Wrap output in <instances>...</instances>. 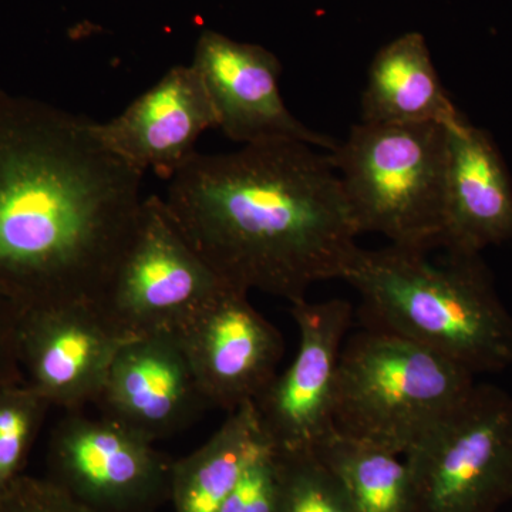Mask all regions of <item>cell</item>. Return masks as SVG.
Returning <instances> with one entry per match:
<instances>
[{
	"label": "cell",
	"instance_id": "obj_9",
	"mask_svg": "<svg viewBox=\"0 0 512 512\" xmlns=\"http://www.w3.org/2000/svg\"><path fill=\"white\" fill-rule=\"evenodd\" d=\"M299 349L255 400L262 434L281 451H315L335 430L340 355L352 322L345 299L291 305Z\"/></svg>",
	"mask_w": 512,
	"mask_h": 512
},
{
	"label": "cell",
	"instance_id": "obj_6",
	"mask_svg": "<svg viewBox=\"0 0 512 512\" xmlns=\"http://www.w3.org/2000/svg\"><path fill=\"white\" fill-rule=\"evenodd\" d=\"M404 460L414 512H494L512 498V396L476 384Z\"/></svg>",
	"mask_w": 512,
	"mask_h": 512
},
{
	"label": "cell",
	"instance_id": "obj_12",
	"mask_svg": "<svg viewBox=\"0 0 512 512\" xmlns=\"http://www.w3.org/2000/svg\"><path fill=\"white\" fill-rule=\"evenodd\" d=\"M192 67L200 74L217 128L235 143L299 141L333 151L338 141L296 119L279 89L282 66L265 47L204 32L195 46Z\"/></svg>",
	"mask_w": 512,
	"mask_h": 512
},
{
	"label": "cell",
	"instance_id": "obj_8",
	"mask_svg": "<svg viewBox=\"0 0 512 512\" xmlns=\"http://www.w3.org/2000/svg\"><path fill=\"white\" fill-rule=\"evenodd\" d=\"M53 483L97 512H144L170 495L173 466L154 443L116 421L72 412L53 430Z\"/></svg>",
	"mask_w": 512,
	"mask_h": 512
},
{
	"label": "cell",
	"instance_id": "obj_17",
	"mask_svg": "<svg viewBox=\"0 0 512 512\" xmlns=\"http://www.w3.org/2000/svg\"><path fill=\"white\" fill-rule=\"evenodd\" d=\"M261 439L254 403L229 413L204 446L174 463L175 512H221Z\"/></svg>",
	"mask_w": 512,
	"mask_h": 512
},
{
	"label": "cell",
	"instance_id": "obj_16",
	"mask_svg": "<svg viewBox=\"0 0 512 512\" xmlns=\"http://www.w3.org/2000/svg\"><path fill=\"white\" fill-rule=\"evenodd\" d=\"M463 117L441 84L423 35L404 33L377 52L363 90V123L450 126Z\"/></svg>",
	"mask_w": 512,
	"mask_h": 512
},
{
	"label": "cell",
	"instance_id": "obj_5",
	"mask_svg": "<svg viewBox=\"0 0 512 512\" xmlns=\"http://www.w3.org/2000/svg\"><path fill=\"white\" fill-rule=\"evenodd\" d=\"M447 127L362 121L330 151L360 234H382L396 247L440 248Z\"/></svg>",
	"mask_w": 512,
	"mask_h": 512
},
{
	"label": "cell",
	"instance_id": "obj_14",
	"mask_svg": "<svg viewBox=\"0 0 512 512\" xmlns=\"http://www.w3.org/2000/svg\"><path fill=\"white\" fill-rule=\"evenodd\" d=\"M97 403L104 417L151 443L187 429L210 409L173 333L128 339Z\"/></svg>",
	"mask_w": 512,
	"mask_h": 512
},
{
	"label": "cell",
	"instance_id": "obj_3",
	"mask_svg": "<svg viewBox=\"0 0 512 512\" xmlns=\"http://www.w3.org/2000/svg\"><path fill=\"white\" fill-rule=\"evenodd\" d=\"M342 279L359 293L367 328L417 343L474 376L512 365V316L480 256L446 252L436 262L420 249L359 248Z\"/></svg>",
	"mask_w": 512,
	"mask_h": 512
},
{
	"label": "cell",
	"instance_id": "obj_23",
	"mask_svg": "<svg viewBox=\"0 0 512 512\" xmlns=\"http://www.w3.org/2000/svg\"><path fill=\"white\" fill-rule=\"evenodd\" d=\"M20 312L0 296V386L25 382L19 362Z\"/></svg>",
	"mask_w": 512,
	"mask_h": 512
},
{
	"label": "cell",
	"instance_id": "obj_18",
	"mask_svg": "<svg viewBox=\"0 0 512 512\" xmlns=\"http://www.w3.org/2000/svg\"><path fill=\"white\" fill-rule=\"evenodd\" d=\"M315 453L339 478L357 512H414L412 478L399 454L338 433Z\"/></svg>",
	"mask_w": 512,
	"mask_h": 512
},
{
	"label": "cell",
	"instance_id": "obj_19",
	"mask_svg": "<svg viewBox=\"0 0 512 512\" xmlns=\"http://www.w3.org/2000/svg\"><path fill=\"white\" fill-rule=\"evenodd\" d=\"M278 451V512H357L339 478L315 451Z\"/></svg>",
	"mask_w": 512,
	"mask_h": 512
},
{
	"label": "cell",
	"instance_id": "obj_7",
	"mask_svg": "<svg viewBox=\"0 0 512 512\" xmlns=\"http://www.w3.org/2000/svg\"><path fill=\"white\" fill-rule=\"evenodd\" d=\"M225 286L151 195L100 305L133 338L174 335Z\"/></svg>",
	"mask_w": 512,
	"mask_h": 512
},
{
	"label": "cell",
	"instance_id": "obj_13",
	"mask_svg": "<svg viewBox=\"0 0 512 512\" xmlns=\"http://www.w3.org/2000/svg\"><path fill=\"white\" fill-rule=\"evenodd\" d=\"M215 127L210 97L192 64L168 70L119 116L93 123L96 136L114 156L167 181L198 153V138Z\"/></svg>",
	"mask_w": 512,
	"mask_h": 512
},
{
	"label": "cell",
	"instance_id": "obj_10",
	"mask_svg": "<svg viewBox=\"0 0 512 512\" xmlns=\"http://www.w3.org/2000/svg\"><path fill=\"white\" fill-rule=\"evenodd\" d=\"M248 295L225 286L174 333L205 402L228 414L264 393L284 355L281 333Z\"/></svg>",
	"mask_w": 512,
	"mask_h": 512
},
{
	"label": "cell",
	"instance_id": "obj_4",
	"mask_svg": "<svg viewBox=\"0 0 512 512\" xmlns=\"http://www.w3.org/2000/svg\"><path fill=\"white\" fill-rule=\"evenodd\" d=\"M474 386L473 373L439 353L366 328L343 345L335 430L404 456Z\"/></svg>",
	"mask_w": 512,
	"mask_h": 512
},
{
	"label": "cell",
	"instance_id": "obj_21",
	"mask_svg": "<svg viewBox=\"0 0 512 512\" xmlns=\"http://www.w3.org/2000/svg\"><path fill=\"white\" fill-rule=\"evenodd\" d=\"M279 494V451L262 434L221 512H278Z\"/></svg>",
	"mask_w": 512,
	"mask_h": 512
},
{
	"label": "cell",
	"instance_id": "obj_1",
	"mask_svg": "<svg viewBox=\"0 0 512 512\" xmlns=\"http://www.w3.org/2000/svg\"><path fill=\"white\" fill-rule=\"evenodd\" d=\"M93 123L0 89V296L20 313L101 303L136 232L144 174Z\"/></svg>",
	"mask_w": 512,
	"mask_h": 512
},
{
	"label": "cell",
	"instance_id": "obj_11",
	"mask_svg": "<svg viewBox=\"0 0 512 512\" xmlns=\"http://www.w3.org/2000/svg\"><path fill=\"white\" fill-rule=\"evenodd\" d=\"M131 338L100 303L20 313L18 352L23 377L50 406L77 412L97 403L113 360Z\"/></svg>",
	"mask_w": 512,
	"mask_h": 512
},
{
	"label": "cell",
	"instance_id": "obj_2",
	"mask_svg": "<svg viewBox=\"0 0 512 512\" xmlns=\"http://www.w3.org/2000/svg\"><path fill=\"white\" fill-rule=\"evenodd\" d=\"M165 205L231 288L293 303L342 279L359 228L329 154L299 141L197 153L168 181Z\"/></svg>",
	"mask_w": 512,
	"mask_h": 512
},
{
	"label": "cell",
	"instance_id": "obj_22",
	"mask_svg": "<svg viewBox=\"0 0 512 512\" xmlns=\"http://www.w3.org/2000/svg\"><path fill=\"white\" fill-rule=\"evenodd\" d=\"M0 512H97L50 478L20 476L0 494Z\"/></svg>",
	"mask_w": 512,
	"mask_h": 512
},
{
	"label": "cell",
	"instance_id": "obj_15",
	"mask_svg": "<svg viewBox=\"0 0 512 512\" xmlns=\"http://www.w3.org/2000/svg\"><path fill=\"white\" fill-rule=\"evenodd\" d=\"M512 241V178L484 128L463 119L447 127V177L440 248L480 256Z\"/></svg>",
	"mask_w": 512,
	"mask_h": 512
},
{
	"label": "cell",
	"instance_id": "obj_20",
	"mask_svg": "<svg viewBox=\"0 0 512 512\" xmlns=\"http://www.w3.org/2000/svg\"><path fill=\"white\" fill-rule=\"evenodd\" d=\"M50 407L26 382L0 386V494L22 476Z\"/></svg>",
	"mask_w": 512,
	"mask_h": 512
}]
</instances>
